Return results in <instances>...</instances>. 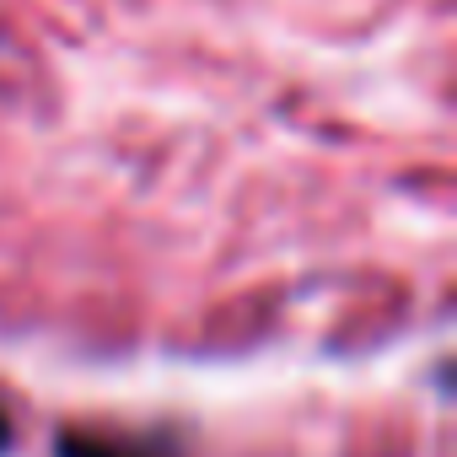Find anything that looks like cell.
I'll return each instance as SVG.
<instances>
[{"label": "cell", "mask_w": 457, "mask_h": 457, "mask_svg": "<svg viewBox=\"0 0 457 457\" xmlns=\"http://www.w3.org/2000/svg\"><path fill=\"white\" fill-rule=\"evenodd\" d=\"M12 441H17V430H12V414H6V409H0V457H6V452H12Z\"/></svg>", "instance_id": "obj_2"}, {"label": "cell", "mask_w": 457, "mask_h": 457, "mask_svg": "<svg viewBox=\"0 0 457 457\" xmlns=\"http://www.w3.org/2000/svg\"><path fill=\"white\" fill-rule=\"evenodd\" d=\"M54 457H167V446H156V436H113V430H60L54 436Z\"/></svg>", "instance_id": "obj_1"}]
</instances>
